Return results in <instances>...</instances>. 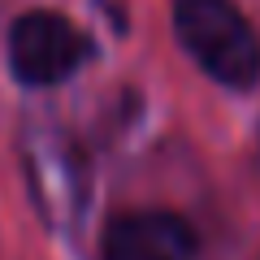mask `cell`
<instances>
[{"instance_id": "obj_1", "label": "cell", "mask_w": 260, "mask_h": 260, "mask_svg": "<svg viewBox=\"0 0 260 260\" xmlns=\"http://www.w3.org/2000/svg\"><path fill=\"white\" fill-rule=\"evenodd\" d=\"M174 30L200 70L221 87H256L260 35L234 0H178Z\"/></svg>"}, {"instance_id": "obj_2", "label": "cell", "mask_w": 260, "mask_h": 260, "mask_svg": "<svg viewBox=\"0 0 260 260\" xmlns=\"http://www.w3.org/2000/svg\"><path fill=\"white\" fill-rule=\"evenodd\" d=\"M91 61V39L61 13H22L9 30V70L26 87H56Z\"/></svg>"}, {"instance_id": "obj_3", "label": "cell", "mask_w": 260, "mask_h": 260, "mask_svg": "<svg viewBox=\"0 0 260 260\" xmlns=\"http://www.w3.org/2000/svg\"><path fill=\"white\" fill-rule=\"evenodd\" d=\"M22 165L39 213L70 230L87 208V165L78 148L65 135H30V143L22 148Z\"/></svg>"}, {"instance_id": "obj_4", "label": "cell", "mask_w": 260, "mask_h": 260, "mask_svg": "<svg viewBox=\"0 0 260 260\" xmlns=\"http://www.w3.org/2000/svg\"><path fill=\"white\" fill-rule=\"evenodd\" d=\"M100 260H195V230L174 213H121L104 230Z\"/></svg>"}]
</instances>
